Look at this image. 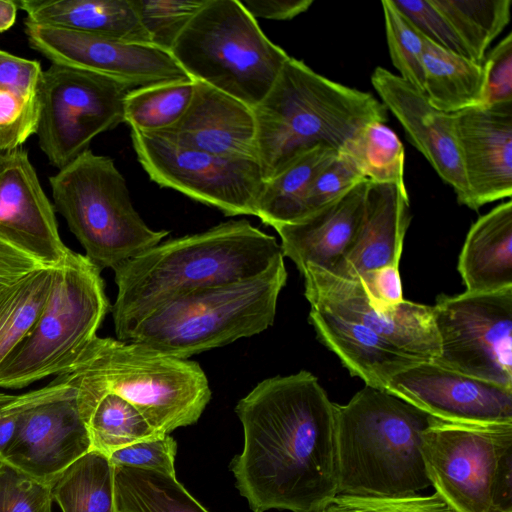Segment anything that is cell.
Segmentation results:
<instances>
[{
	"label": "cell",
	"mask_w": 512,
	"mask_h": 512,
	"mask_svg": "<svg viewBox=\"0 0 512 512\" xmlns=\"http://www.w3.org/2000/svg\"><path fill=\"white\" fill-rule=\"evenodd\" d=\"M411 220L404 182L369 181L358 232L340 261L329 271L346 279L388 265H398Z\"/></svg>",
	"instance_id": "22"
},
{
	"label": "cell",
	"mask_w": 512,
	"mask_h": 512,
	"mask_svg": "<svg viewBox=\"0 0 512 512\" xmlns=\"http://www.w3.org/2000/svg\"><path fill=\"white\" fill-rule=\"evenodd\" d=\"M467 48L482 64L493 40L510 21L511 0H430Z\"/></svg>",
	"instance_id": "34"
},
{
	"label": "cell",
	"mask_w": 512,
	"mask_h": 512,
	"mask_svg": "<svg viewBox=\"0 0 512 512\" xmlns=\"http://www.w3.org/2000/svg\"><path fill=\"white\" fill-rule=\"evenodd\" d=\"M253 18L291 20L304 13L313 0H239Z\"/></svg>",
	"instance_id": "46"
},
{
	"label": "cell",
	"mask_w": 512,
	"mask_h": 512,
	"mask_svg": "<svg viewBox=\"0 0 512 512\" xmlns=\"http://www.w3.org/2000/svg\"><path fill=\"white\" fill-rule=\"evenodd\" d=\"M485 72L482 106L512 103V33H508L482 63Z\"/></svg>",
	"instance_id": "43"
},
{
	"label": "cell",
	"mask_w": 512,
	"mask_h": 512,
	"mask_svg": "<svg viewBox=\"0 0 512 512\" xmlns=\"http://www.w3.org/2000/svg\"><path fill=\"white\" fill-rule=\"evenodd\" d=\"M42 266L0 239V290Z\"/></svg>",
	"instance_id": "47"
},
{
	"label": "cell",
	"mask_w": 512,
	"mask_h": 512,
	"mask_svg": "<svg viewBox=\"0 0 512 512\" xmlns=\"http://www.w3.org/2000/svg\"><path fill=\"white\" fill-rule=\"evenodd\" d=\"M244 431L231 462L253 512H318L338 495L334 403L308 371L258 383L236 405Z\"/></svg>",
	"instance_id": "1"
},
{
	"label": "cell",
	"mask_w": 512,
	"mask_h": 512,
	"mask_svg": "<svg viewBox=\"0 0 512 512\" xmlns=\"http://www.w3.org/2000/svg\"><path fill=\"white\" fill-rule=\"evenodd\" d=\"M137 159L150 179L227 216L257 214L264 179L255 160L180 146L158 134L131 130Z\"/></svg>",
	"instance_id": "13"
},
{
	"label": "cell",
	"mask_w": 512,
	"mask_h": 512,
	"mask_svg": "<svg viewBox=\"0 0 512 512\" xmlns=\"http://www.w3.org/2000/svg\"><path fill=\"white\" fill-rule=\"evenodd\" d=\"M49 181L55 209L100 270H114L169 234L143 221L110 157L88 149Z\"/></svg>",
	"instance_id": "9"
},
{
	"label": "cell",
	"mask_w": 512,
	"mask_h": 512,
	"mask_svg": "<svg viewBox=\"0 0 512 512\" xmlns=\"http://www.w3.org/2000/svg\"><path fill=\"white\" fill-rule=\"evenodd\" d=\"M194 91L191 78L131 89L124 100L123 120L133 131L160 133L182 118Z\"/></svg>",
	"instance_id": "33"
},
{
	"label": "cell",
	"mask_w": 512,
	"mask_h": 512,
	"mask_svg": "<svg viewBox=\"0 0 512 512\" xmlns=\"http://www.w3.org/2000/svg\"><path fill=\"white\" fill-rule=\"evenodd\" d=\"M390 59L399 76L424 94L423 35L396 8L381 2Z\"/></svg>",
	"instance_id": "37"
},
{
	"label": "cell",
	"mask_w": 512,
	"mask_h": 512,
	"mask_svg": "<svg viewBox=\"0 0 512 512\" xmlns=\"http://www.w3.org/2000/svg\"><path fill=\"white\" fill-rule=\"evenodd\" d=\"M157 134L186 148L257 161L253 108L200 81L182 118Z\"/></svg>",
	"instance_id": "21"
},
{
	"label": "cell",
	"mask_w": 512,
	"mask_h": 512,
	"mask_svg": "<svg viewBox=\"0 0 512 512\" xmlns=\"http://www.w3.org/2000/svg\"><path fill=\"white\" fill-rule=\"evenodd\" d=\"M308 319L319 341L366 386L387 391L395 375L423 361L364 325L326 309L310 306Z\"/></svg>",
	"instance_id": "24"
},
{
	"label": "cell",
	"mask_w": 512,
	"mask_h": 512,
	"mask_svg": "<svg viewBox=\"0 0 512 512\" xmlns=\"http://www.w3.org/2000/svg\"><path fill=\"white\" fill-rule=\"evenodd\" d=\"M387 111L371 93L332 81L290 56L253 108L264 181L316 145L340 151L367 124L385 123Z\"/></svg>",
	"instance_id": "4"
},
{
	"label": "cell",
	"mask_w": 512,
	"mask_h": 512,
	"mask_svg": "<svg viewBox=\"0 0 512 512\" xmlns=\"http://www.w3.org/2000/svg\"><path fill=\"white\" fill-rule=\"evenodd\" d=\"M340 151L347 154L371 182H404V147L385 123L367 124Z\"/></svg>",
	"instance_id": "36"
},
{
	"label": "cell",
	"mask_w": 512,
	"mask_h": 512,
	"mask_svg": "<svg viewBox=\"0 0 512 512\" xmlns=\"http://www.w3.org/2000/svg\"><path fill=\"white\" fill-rule=\"evenodd\" d=\"M458 272L470 293H491L512 287V201L482 215L469 229Z\"/></svg>",
	"instance_id": "26"
},
{
	"label": "cell",
	"mask_w": 512,
	"mask_h": 512,
	"mask_svg": "<svg viewBox=\"0 0 512 512\" xmlns=\"http://www.w3.org/2000/svg\"><path fill=\"white\" fill-rule=\"evenodd\" d=\"M287 281L284 260L250 280L216 286L167 301L141 318L125 342L180 359L268 329Z\"/></svg>",
	"instance_id": "6"
},
{
	"label": "cell",
	"mask_w": 512,
	"mask_h": 512,
	"mask_svg": "<svg viewBox=\"0 0 512 512\" xmlns=\"http://www.w3.org/2000/svg\"><path fill=\"white\" fill-rule=\"evenodd\" d=\"M170 52L191 79L252 108L290 58L239 0H206Z\"/></svg>",
	"instance_id": "7"
},
{
	"label": "cell",
	"mask_w": 512,
	"mask_h": 512,
	"mask_svg": "<svg viewBox=\"0 0 512 512\" xmlns=\"http://www.w3.org/2000/svg\"><path fill=\"white\" fill-rule=\"evenodd\" d=\"M338 153L337 149L327 144L316 145L264 181L256 217L273 228L302 219L304 199L312 181Z\"/></svg>",
	"instance_id": "29"
},
{
	"label": "cell",
	"mask_w": 512,
	"mask_h": 512,
	"mask_svg": "<svg viewBox=\"0 0 512 512\" xmlns=\"http://www.w3.org/2000/svg\"><path fill=\"white\" fill-rule=\"evenodd\" d=\"M433 308L440 367L512 388V287L441 295Z\"/></svg>",
	"instance_id": "12"
},
{
	"label": "cell",
	"mask_w": 512,
	"mask_h": 512,
	"mask_svg": "<svg viewBox=\"0 0 512 512\" xmlns=\"http://www.w3.org/2000/svg\"><path fill=\"white\" fill-rule=\"evenodd\" d=\"M371 83L381 102L402 125L412 145L453 188L457 201L470 208L453 114L435 109L422 92L383 67L375 68Z\"/></svg>",
	"instance_id": "19"
},
{
	"label": "cell",
	"mask_w": 512,
	"mask_h": 512,
	"mask_svg": "<svg viewBox=\"0 0 512 512\" xmlns=\"http://www.w3.org/2000/svg\"><path fill=\"white\" fill-rule=\"evenodd\" d=\"M283 260L276 238L243 219L160 242L113 270L117 339L126 341L141 318L167 301L253 279Z\"/></svg>",
	"instance_id": "2"
},
{
	"label": "cell",
	"mask_w": 512,
	"mask_h": 512,
	"mask_svg": "<svg viewBox=\"0 0 512 512\" xmlns=\"http://www.w3.org/2000/svg\"><path fill=\"white\" fill-rule=\"evenodd\" d=\"M50 484L0 462V512H51Z\"/></svg>",
	"instance_id": "39"
},
{
	"label": "cell",
	"mask_w": 512,
	"mask_h": 512,
	"mask_svg": "<svg viewBox=\"0 0 512 512\" xmlns=\"http://www.w3.org/2000/svg\"><path fill=\"white\" fill-rule=\"evenodd\" d=\"M387 392L428 415L458 423H512V388L422 361L395 375Z\"/></svg>",
	"instance_id": "17"
},
{
	"label": "cell",
	"mask_w": 512,
	"mask_h": 512,
	"mask_svg": "<svg viewBox=\"0 0 512 512\" xmlns=\"http://www.w3.org/2000/svg\"><path fill=\"white\" fill-rule=\"evenodd\" d=\"M116 512H208L175 475L114 466Z\"/></svg>",
	"instance_id": "31"
},
{
	"label": "cell",
	"mask_w": 512,
	"mask_h": 512,
	"mask_svg": "<svg viewBox=\"0 0 512 512\" xmlns=\"http://www.w3.org/2000/svg\"><path fill=\"white\" fill-rule=\"evenodd\" d=\"M67 374L79 396L117 394L159 435L197 422L211 399L197 362L111 337L96 336Z\"/></svg>",
	"instance_id": "5"
},
{
	"label": "cell",
	"mask_w": 512,
	"mask_h": 512,
	"mask_svg": "<svg viewBox=\"0 0 512 512\" xmlns=\"http://www.w3.org/2000/svg\"><path fill=\"white\" fill-rule=\"evenodd\" d=\"M392 2L426 39L472 60L450 23L430 0H392Z\"/></svg>",
	"instance_id": "41"
},
{
	"label": "cell",
	"mask_w": 512,
	"mask_h": 512,
	"mask_svg": "<svg viewBox=\"0 0 512 512\" xmlns=\"http://www.w3.org/2000/svg\"><path fill=\"white\" fill-rule=\"evenodd\" d=\"M25 33L30 46L52 63L105 75L132 89L190 78L171 52L152 44L128 43L27 21Z\"/></svg>",
	"instance_id": "15"
},
{
	"label": "cell",
	"mask_w": 512,
	"mask_h": 512,
	"mask_svg": "<svg viewBox=\"0 0 512 512\" xmlns=\"http://www.w3.org/2000/svg\"><path fill=\"white\" fill-rule=\"evenodd\" d=\"M424 95L437 110L454 114L483 105L482 64L448 51L423 36Z\"/></svg>",
	"instance_id": "28"
},
{
	"label": "cell",
	"mask_w": 512,
	"mask_h": 512,
	"mask_svg": "<svg viewBox=\"0 0 512 512\" xmlns=\"http://www.w3.org/2000/svg\"><path fill=\"white\" fill-rule=\"evenodd\" d=\"M132 88L111 77L52 63L43 71L36 134L59 170L88 150L93 138L123 123Z\"/></svg>",
	"instance_id": "11"
},
{
	"label": "cell",
	"mask_w": 512,
	"mask_h": 512,
	"mask_svg": "<svg viewBox=\"0 0 512 512\" xmlns=\"http://www.w3.org/2000/svg\"><path fill=\"white\" fill-rule=\"evenodd\" d=\"M334 409L338 495L402 498L431 485L422 435L432 416L366 385Z\"/></svg>",
	"instance_id": "3"
},
{
	"label": "cell",
	"mask_w": 512,
	"mask_h": 512,
	"mask_svg": "<svg viewBox=\"0 0 512 512\" xmlns=\"http://www.w3.org/2000/svg\"><path fill=\"white\" fill-rule=\"evenodd\" d=\"M151 43L171 50L206 0H133Z\"/></svg>",
	"instance_id": "38"
},
{
	"label": "cell",
	"mask_w": 512,
	"mask_h": 512,
	"mask_svg": "<svg viewBox=\"0 0 512 512\" xmlns=\"http://www.w3.org/2000/svg\"><path fill=\"white\" fill-rule=\"evenodd\" d=\"M177 444L169 434L147 438L109 455L114 466L152 470L175 475Z\"/></svg>",
	"instance_id": "42"
},
{
	"label": "cell",
	"mask_w": 512,
	"mask_h": 512,
	"mask_svg": "<svg viewBox=\"0 0 512 512\" xmlns=\"http://www.w3.org/2000/svg\"><path fill=\"white\" fill-rule=\"evenodd\" d=\"M16 401L15 434L0 462L50 484L92 449L87 420L68 374L16 395Z\"/></svg>",
	"instance_id": "14"
},
{
	"label": "cell",
	"mask_w": 512,
	"mask_h": 512,
	"mask_svg": "<svg viewBox=\"0 0 512 512\" xmlns=\"http://www.w3.org/2000/svg\"><path fill=\"white\" fill-rule=\"evenodd\" d=\"M360 281L370 304L392 308L403 299L402 282L398 265H388L361 275Z\"/></svg>",
	"instance_id": "45"
},
{
	"label": "cell",
	"mask_w": 512,
	"mask_h": 512,
	"mask_svg": "<svg viewBox=\"0 0 512 512\" xmlns=\"http://www.w3.org/2000/svg\"><path fill=\"white\" fill-rule=\"evenodd\" d=\"M318 512H366L363 509L335 497L332 503Z\"/></svg>",
	"instance_id": "49"
},
{
	"label": "cell",
	"mask_w": 512,
	"mask_h": 512,
	"mask_svg": "<svg viewBox=\"0 0 512 512\" xmlns=\"http://www.w3.org/2000/svg\"><path fill=\"white\" fill-rule=\"evenodd\" d=\"M42 74L38 61L0 50V151L19 148L36 134Z\"/></svg>",
	"instance_id": "27"
},
{
	"label": "cell",
	"mask_w": 512,
	"mask_h": 512,
	"mask_svg": "<svg viewBox=\"0 0 512 512\" xmlns=\"http://www.w3.org/2000/svg\"><path fill=\"white\" fill-rule=\"evenodd\" d=\"M366 179L354 161L339 151L336 158L312 181L304 199L302 219L340 198Z\"/></svg>",
	"instance_id": "40"
},
{
	"label": "cell",
	"mask_w": 512,
	"mask_h": 512,
	"mask_svg": "<svg viewBox=\"0 0 512 512\" xmlns=\"http://www.w3.org/2000/svg\"><path fill=\"white\" fill-rule=\"evenodd\" d=\"M87 426L92 449L108 457L120 448L159 436L137 408L111 392L97 399Z\"/></svg>",
	"instance_id": "35"
},
{
	"label": "cell",
	"mask_w": 512,
	"mask_h": 512,
	"mask_svg": "<svg viewBox=\"0 0 512 512\" xmlns=\"http://www.w3.org/2000/svg\"><path fill=\"white\" fill-rule=\"evenodd\" d=\"M109 310L101 270L85 255L69 250L54 269L40 315L1 365L0 388L20 389L68 373Z\"/></svg>",
	"instance_id": "8"
},
{
	"label": "cell",
	"mask_w": 512,
	"mask_h": 512,
	"mask_svg": "<svg viewBox=\"0 0 512 512\" xmlns=\"http://www.w3.org/2000/svg\"><path fill=\"white\" fill-rule=\"evenodd\" d=\"M300 273L310 306L358 322L412 357L433 361L438 356L432 306L403 300L392 308H380L370 304L357 279L342 278L312 265Z\"/></svg>",
	"instance_id": "16"
},
{
	"label": "cell",
	"mask_w": 512,
	"mask_h": 512,
	"mask_svg": "<svg viewBox=\"0 0 512 512\" xmlns=\"http://www.w3.org/2000/svg\"><path fill=\"white\" fill-rule=\"evenodd\" d=\"M470 208L512 195V103L454 113Z\"/></svg>",
	"instance_id": "20"
},
{
	"label": "cell",
	"mask_w": 512,
	"mask_h": 512,
	"mask_svg": "<svg viewBox=\"0 0 512 512\" xmlns=\"http://www.w3.org/2000/svg\"><path fill=\"white\" fill-rule=\"evenodd\" d=\"M368 184L366 179L303 219L274 227L283 256L299 272L308 265L331 271L340 261L360 227Z\"/></svg>",
	"instance_id": "23"
},
{
	"label": "cell",
	"mask_w": 512,
	"mask_h": 512,
	"mask_svg": "<svg viewBox=\"0 0 512 512\" xmlns=\"http://www.w3.org/2000/svg\"><path fill=\"white\" fill-rule=\"evenodd\" d=\"M0 239L45 268L58 267L70 250L22 147L0 151Z\"/></svg>",
	"instance_id": "18"
},
{
	"label": "cell",
	"mask_w": 512,
	"mask_h": 512,
	"mask_svg": "<svg viewBox=\"0 0 512 512\" xmlns=\"http://www.w3.org/2000/svg\"><path fill=\"white\" fill-rule=\"evenodd\" d=\"M54 269L41 267L0 290V367L40 315Z\"/></svg>",
	"instance_id": "32"
},
{
	"label": "cell",
	"mask_w": 512,
	"mask_h": 512,
	"mask_svg": "<svg viewBox=\"0 0 512 512\" xmlns=\"http://www.w3.org/2000/svg\"><path fill=\"white\" fill-rule=\"evenodd\" d=\"M25 21L128 43L152 44L133 0H21ZM153 45V44H152Z\"/></svg>",
	"instance_id": "25"
},
{
	"label": "cell",
	"mask_w": 512,
	"mask_h": 512,
	"mask_svg": "<svg viewBox=\"0 0 512 512\" xmlns=\"http://www.w3.org/2000/svg\"><path fill=\"white\" fill-rule=\"evenodd\" d=\"M366 512H457L437 493L402 498H369L337 495Z\"/></svg>",
	"instance_id": "44"
},
{
	"label": "cell",
	"mask_w": 512,
	"mask_h": 512,
	"mask_svg": "<svg viewBox=\"0 0 512 512\" xmlns=\"http://www.w3.org/2000/svg\"><path fill=\"white\" fill-rule=\"evenodd\" d=\"M18 9L16 1L0 0V32H4L14 25Z\"/></svg>",
	"instance_id": "48"
},
{
	"label": "cell",
	"mask_w": 512,
	"mask_h": 512,
	"mask_svg": "<svg viewBox=\"0 0 512 512\" xmlns=\"http://www.w3.org/2000/svg\"><path fill=\"white\" fill-rule=\"evenodd\" d=\"M431 485L457 512H496L498 475L512 461V423H458L432 417L422 435Z\"/></svg>",
	"instance_id": "10"
},
{
	"label": "cell",
	"mask_w": 512,
	"mask_h": 512,
	"mask_svg": "<svg viewBox=\"0 0 512 512\" xmlns=\"http://www.w3.org/2000/svg\"><path fill=\"white\" fill-rule=\"evenodd\" d=\"M51 495L62 512H116L114 465L91 449L50 483Z\"/></svg>",
	"instance_id": "30"
}]
</instances>
